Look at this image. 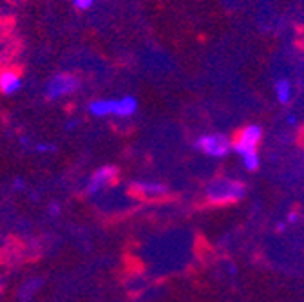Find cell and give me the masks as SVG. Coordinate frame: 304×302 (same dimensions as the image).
<instances>
[{
    "label": "cell",
    "mask_w": 304,
    "mask_h": 302,
    "mask_svg": "<svg viewBox=\"0 0 304 302\" xmlns=\"http://www.w3.org/2000/svg\"><path fill=\"white\" fill-rule=\"evenodd\" d=\"M138 111V99L134 96L127 94L121 96V98H116V116L118 118H129V116H134Z\"/></svg>",
    "instance_id": "cell-9"
},
{
    "label": "cell",
    "mask_w": 304,
    "mask_h": 302,
    "mask_svg": "<svg viewBox=\"0 0 304 302\" xmlns=\"http://www.w3.org/2000/svg\"><path fill=\"white\" fill-rule=\"evenodd\" d=\"M49 214H51V215L60 214V205H58V203H51V205H49Z\"/></svg>",
    "instance_id": "cell-15"
},
{
    "label": "cell",
    "mask_w": 304,
    "mask_h": 302,
    "mask_svg": "<svg viewBox=\"0 0 304 302\" xmlns=\"http://www.w3.org/2000/svg\"><path fill=\"white\" fill-rule=\"evenodd\" d=\"M245 185L241 181L228 179V177H217L212 179L205 188V195L207 201L212 205H230L237 203L239 199L245 197Z\"/></svg>",
    "instance_id": "cell-2"
},
{
    "label": "cell",
    "mask_w": 304,
    "mask_h": 302,
    "mask_svg": "<svg viewBox=\"0 0 304 302\" xmlns=\"http://www.w3.org/2000/svg\"><path fill=\"white\" fill-rule=\"evenodd\" d=\"M22 89V78L15 71H4L0 73V92L2 94H15Z\"/></svg>",
    "instance_id": "cell-8"
},
{
    "label": "cell",
    "mask_w": 304,
    "mask_h": 302,
    "mask_svg": "<svg viewBox=\"0 0 304 302\" xmlns=\"http://www.w3.org/2000/svg\"><path fill=\"white\" fill-rule=\"evenodd\" d=\"M275 98L279 99V104L286 105L292 98V85L288 80H277L275 82Z\"/></svg>",
    "instance_id": "cell-10"
},
{
    "label": "cell",
    "mask_w": 304,
    "mask_h": 302,
    "mask_svg": "<svg viewBox=\"0 0 304 302\" xmlns=\"http://www.w3.org/2000/svg\"><path fill=\"white\" fill-rule=\"evenodd\" d=\"M116 177H118V169H116V167H112V165L100 167V169H96L93 174H91L85 190H87L89 195H94V194H98V192L104 190L105 187L114 183Z\"/></svg>",
    "instance_id": "cell-5"
},
{
    "label": "cell",
    "mask_w": 304,
    "mask_h": 302,
    "mask_svg": "<svg viewBox=\"0 0 304 302\" xmlns=\"http://www.w3.org/2000/svg\"><path fill=\"white\" fill-rule=\"evenodd\" d=\"M262 139V129L259 125H247L242 127L237 132V136L232 142V149L241 156L245 169L254 172L259 169V154H257V145Z\"/></svg>",
    "instance_id": "cell-1"
},
{
    "label": "cell",
    "mask_w": 304,
    "mask_h": 302,
    "mask_svg": "<svg viewBox=\"0 0 304 302\" xmlns=\"http://www.w3.org/2000/svg\"><path fill=\"white\" fill-rule=\"evenodd\" d=\"M71 2H73L74 8L80 9V11H87V9L93 8L96 0H71Z\"/></svg>",
    "instance_id": "cell-11"
},
{
    "label": "cell",
    "mask_w": 304,
    "mask_h": 302,
    "mask_svg": "<svg viewBox=\"0 0 304 302\" xmlns=\"http://www.w3.org/2000/svg\"><path fill=\"white\" fill-rule=\"evenodd\" d=\"M87 111L94 118L116 116V98H98L87 105Z\"/></svg>",
    "instance_id": "cell-6"
},
{
    "label": "cell",
    "mask_w": 304,
    "mask_h": 302,
    "mask_svg": "<svg viewBox=\"0 0 304 302\" xmlns=\"http://www.w3.org/2000/svg\"><path fill=\"white\" fill-rule=\"evenodd\" d=\"M80 125V119H69V122L66 123V130H73L74 127Z\"/></svg>",
    "instance_id": "cell-14"
},
{
    "label": "cell",
    "mask_w": 304,
    "mask_h": 302,
    "mask_svg": "<svg viewBox=\"0 0 304 302\" xmlns=\"http://www.w3.org/2000/svg\"><path fill=\"white\" fill-rule=\"evenodd\" d=\"M13 187H15L16 190H24V187H26V183H24L22 177H16V179L13 181Z\"/></svg>",
    "instance_id": "cell-13"
},
{
    "label": "cell",
    "mask_w": 304,
    "mask_h": 302,
    "mask_svg": "<svg viewBox=\"0 0 304 302\" xmlns=\"http://www.w3.org/2000/svg\"><path fill=\"white\" fill-rule=\"evenodd\" d=\"M196 149L205 152L207 156L212 157H223L232 150V139L225 134H203L201 138H197Z\"/></svg>",
    "instance_id": "cell-4"
},
{
    "label": "cell",
    "mask_w": 304,
    "mask_h": 302,
    "mask_svg": "<svg viewBox=\"0 0 304 302\" xmlns=\"http://www.w3.org/2000/svg\"><path fill=\"white\" fill-rule=\"evenodd\" d=\"M35 150L38 154H51V152H54V150H56V147H54L53 143H36Z\"/></svg>",
    "instance_id": "cell-12"
},
{
    "label": "cell",
    "mask_w": 304,
    "mask_h": 302,
    "mask_svg": "<svg viewBox=\"0 0 304 302\" xmlns=\"http://www.w3.org/2000/svg\"><path fill=\"white\" fill-rule=\"evenodd\" d=\"M80 80L71 73H58L49 78L46 84V98L47 99H60L73 94L80 89Z\"/></svg>",
    "instance_id": "cell-3"
},
{
    "label": "cell",
    "mask_w": 304,
    "mask_h": 302,
    "mask_svg": "<svg viewBox=\"0 0 304 302\" xmlns=\"http://www.w3.org/2000/svg\"><path fill=\"white\" fill-rule=\"evenodd\" d=\"M132 192H136L138 195H141V197H149V199H156V197H161V195H165L167 192V187L161 183H156V181H136V183H132Z\"/></svg>",
    "instance_id": "cell-7"
}]
</instances>
